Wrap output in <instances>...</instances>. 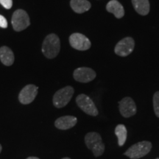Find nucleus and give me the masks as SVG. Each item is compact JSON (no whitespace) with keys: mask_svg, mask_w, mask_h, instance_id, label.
<instances>
[{"mask_svg":"<svg viewBox=\"0 0 159 159\" xmlns=\"http://www.w3.org/2000/svg\"><path fill=\"white\" fill-rule=\"evenodd\" d=\"M61 42L57 35L52 33L45 38L42 44V52L47 58L52 59L58 55Z\"/></svg>","mask_w":159,"mask_h":159,"instance_id":"1","label":"nucleus"},{"mask_svg":"<svg viewBox=\"0 0 159 159\" xmlns=\"http://www.w3.org/2000/svg\"><path fill=\"white\" fill-rule=\"evenodd\" d=\"M85 143L87 148L92 151L95 157L101 156L104 153L105 144L98 133H88L85 136Z\"/></svg>","mask_w":159,"mask_h":159,"instance_id":"2","label":"nucleus"},{"mask_svg":"<svg viewBox=\"0 0 159 159\" xmlns=\"http://www.w3.org/2000/svg\"><path fill=\"white\" fill-rule=\"evenodd\" d=\"M152 147V143L150 142L142 141L132 145L126 150L124 155L130 159H139L148 155L150 152Z\"/></svg>","mask_w":159,"mask_h":159,"instance_id":"3","label":"nucleus"},{"mask_svg":"<svg viewBox=\"0 0 159 159\" xmlns=\"http://www.w3.org/2000/svg\"><path fill=\"white\" fill-rule=\"evenodd\" d=\"M74 92V89L71 86H66L60 89L53 96L52 102L54 106L57 108L65 107L71 100Z\"/></svg>","mask_w":159,"mask_h":159,"instance_id":"4","label":"nucleus"},{"mask_svg":"<svg viewBox=\"0 0 159 159\" xmlns=\"http://www.w3.org/2000/svg\"><path fill=\"white\" fill-rule=\"evenodd\" d=\"M11 23L13 29L17 32L24 30L30 25L28 14L25 11L21 9L17 10L13 13Z\"/></svg>","mask_w":159,"mask_h":159,"instance_id":"5","label":"nucleus"},{"mask_svg":"<svg viewBox=\"0 0 159 159\" xmlns=\"http://www.w3.org/2000/svg\"><path fill=\"white\" fill-rule=\"evenodd\" d=\"M76 103L77 106L86 114L93 116H96L99 114L98 109L97 108L96 105H94L92 99L86 94H79L76 98Z\"/></svg>","mask_w":159,"mask_h":159,"instance_id":"6","label":"nucleus"},{"mask_svg":"<svg viewBox=\"0 0 159 159\" xmlns=\"http://www.w3.org/2000/svg\"><path fill=\"white\" fill-rule=\"evenodd\" d=\"M135 41L133 38L126 37L117 43L114 49L115 53L121 57L128 56L134 51Z\"/></svg>","mask_w":159,"mask_h":159,"instance_id":"7","label":"nucleus"},{"mask_svg":"<svg viewBox=\"0 0 159 159\" xmlns=\"http://www.w3.org/2000/svg\"><path fill=\"white\" fill-rule=\"evenodd\" d=\"M119 109L125 118H130L136 114V105L131 97H126L119 102Z\"/></svg>","mask_w":159,"mask_h":159,"instance_id":"8","label":"nucleus"},{"mask_svg":"<svg viewBox=\"0 0 159 159\" xmlns=\"http://www.w3.org/2000/svg\"><path fill=\"white\" fill-rule=\"evenodd\" d=\"M69 43L73 48L77 50L84 51L90 49L91 41L86 36L81 33H73L69 37Z\"/></svg>","mask_w":159,"mask_h":159,"instance_id":"9","label":"nucleus"},{"mask_svg":"<svg viewBox=\"0 0 159 159\" xmlns=\"http://www.w3.org/2000/svg\"><path fill=\"white\" fill-rule=\"evenodd\" d=\"M39 87L30 84L21 89L19 95V102L23 105H28L34 100L38 94Z\"/></svg>","mask_w":159,"mask_h":159,"instance_id":"10","label":"nucleus"},{"mask_svg":"<svg viewBox=\"0 0 159 159\" xmlns=\"http://www.w3.org/2000/svg\"><path fill=\"white\" fill-rule=\"evenodd\" d=\"M73 77L75 80L80 83H89L96 77V72L88 67H80L74 71Z\"/></svg>","mask_w":159,"mask_h":159,"instance_id":"11","label":"nucleus"},{"mask_svg":"<svg viewBox=\"0 0 159 159\" xmlns=\"http://www.w3.org/2000/svg\"><path fill=\"white\" fill-rule=\"evenodd\" d=\"M77 119L73 116H64L59 117L55 122V126L59 130H69L75 126Z\"/></svg>","mask_w":159,"mask_h":159,"instance_id":"12","label":"nucleus"},{"mask_svg":"<svg viewBox=\"0 0 159 159\" xmlns=\"http://www.w3.org/2000/svg\"><path fill=\"white\" fill-rule=\"evenodd\" d=\"M106 9L109 13H113L117 19H121L125 15L124 7L117 0H111L106 5Z\"/></svg>","mask_w":159,"mask_h":159,"instance_id":"13","label":"nucleus"},{"mask_svg":"<svg viewBox=\"0 0 159 159\" xmlns=\"http://www.w3.org/2000/svg\"><path fill=\"white\" fill-rule=\"evenodd\" d=\"M0 60L4 65L10 66L14 63V54L8 47H2L0 48Z\"/></svg>","mask_w":159,"mask_h":159,"instance_id":"14","label":"nucleus"},{"mask_svg":"<svg viewBox=\"0 0 159 159\" xmlns=\"http://www.w3.org/2000/svg\"><path fill=\"white\" fill-rule=\"evenodd\" d=\"M70 5L73 11L77 13H85L91 7L88 0H71Z\"/></svg>","mask_w":159,"mask_h":159,"instance_id":"15","label":"nucleus"},{"mask_svg":"<svg viewBox=\"0 0 159 159\" xmlns=\"http://www.w3.org/2000/svg\"><path fill=\"white\" fill-rule=\"evenodd\" d=\"M134 9L139 14L145 16L150 12V2L149 0H132Z\"/></svg>","mask_w":159,"mask_h":159,"instance_id":"16","label":"nucleus"},{"mask_svg":"<svg viewBox=\"0 0 159 159\" xmlns=\"http://www.w3.org/2000/svg\"><path fill=\"white\" fill-rule=\"evenodd\" d=\"M115 134L118 139L119 146H123L126 142L127 136H128V131H127L126 127L122 124L118 125L115 128Z\"/></svg>","mask_w":159,"mask_h":159,"instance_id":"17","label":"nucleus"},{"mask_svg":"<svg viewBox=\"0 0 159 159\" xmlns=\"http://www.w3.org/2000/svg\"><path fill=\"white\" fill-rule=\"evenodd\" d=\"M152 102H153V108L155 114L156 116L159 118V91H156L153 95L152 98Z\"/></svg>","mask_w":159,"mask_h":159,"instance_id":"18","label":"nucleus"},{"mask_svg":"<svg viewBox=\"0 0 159 159\" xmlns=\"http://www.w3.org/2000/svg\"><path fill=\"white\" fill-rule=\"evenodd\" d=\"M0 4L6 9H11L13 6V0H0Z\"/></svg>","mask_w":159,"mask_h":159,"instance_id":"19","label":"nucleus"},{"mask_svg":"<svg viewBox=\"0 0 159 159\" xmlns=\"http://www.w3.org/2000/svg\"><path fill=\"white\" fill-rule=\"evenodd\" d=\"M0 27L3 29H5L7 27V19L2 15H0Z\"/></svg>","mask_w":159,"mask_h":159,"instance_id":"20","label":"nucleus"},{"mask_svg":"<svg viewBox=\"0 0 159 159\" xmlns=\"http://www.w3.org/2000/svg\"><path fill=\"white\" fill-rule=\"evenodd\" d=\"M27 159H39V158H37V157H29V158H27Z\"/></svg>","mask_w":159,"mask_h":159,"instance_id":"21","label":"nucleus"},{"mask_svg":"<svg viewBox=\"0 0 159 159\" xmlns=\"http://www.w3.org/2000/svg\"><path fill=\"white\" fill-rule=\"evenodd\" d=\"M2 145L0 144V152H2Z\"/></svg>","mask_w":159,"mask_h":159,"instance_id":"22","label":"nucleus"},{"mask_svg":"<svg viewBox=\"0 0 159 159\" xmlns=\"http://www.w3.org/2000/svg\"><path fill=\"white\" fill-rule=\"evenodd\" d=\"M62 159H71V158H63Z\"/></svg>","mask_w":159,"mask_h":159,"instance_id":"23","label":"nucleus"}]
</instances>
